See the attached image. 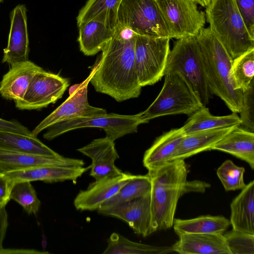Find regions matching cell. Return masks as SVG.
<instances>
[{"label": "cell", "mask_w": 254, "mask_h": 254, "mask_svg": "<svg viewBox=\"0 0 254 254\" xmlns=\"http://www.w3.org/2000/svg\"><path fill=\"white\" fill-rule=\"evenodd\" d=\"M245 169L235 165L232 161H225L217 169L216 173L227 191L242 190L246 184L244 180Z\"/></svg>", "instance_id": "obj_34"}, {"label": "cell", "mask_w": 254, "mask_h": 254, "mask_svg": "<svg viewBox=\"0 0 254 254\" xmlns=\"http://www.w3.org/2000/svg\"><path fill=\"white\" fill-rule=\"evenodd\" d=\"M90 169L78 166L46 165L4 173L13 183L17 182L41 181L57 183L67 180L76 182L78 178Z\"/></svg>", "instance_id": "obj_17"}, {"label": "cell", "mask_w": 254, "mask_h": 254, "mask_svg": "<svg viewBox=\"0 0 254 254\" xmlns=\"http://www.w3.org/2000/svg\"><path fill=\"white\" fill-rule=\"evenodd\" d=\"M163 87L153 103L138 113L144 123L151 119L170 115H191L203 106L201 101L177 74L164 75Z\"/></svg>", "instance_id": "obj_6"}, {"label": "cell", "mask_w": 254, "mask_h": 254, "mask_svg": "<svg viewBox=\"0 0 254 254\" xmlns=\"http://www.w3.org/2000/svg\"><path fill=\"white\" fill-rule=\"evenodd\" d=\"M241 124L237 113L215 116L206 106H202L190 115L186 123L181 127L185 135L194 132L225 127L239 126Z\"/></svg>", "instance_id": "obj_28"}, {"label": "cell", "mask_w": 254, "mask_h": 254, "mask_svg": "<svg viewBox=\"0 0 254 254\" xmlns=\"http://www.w3.org/2000/svg\"><path fill=\"white\" fill-rule=\"evenodd\" d=\"M103 254H166L173 252L172 247L155 246L132 241L117 233L107 240Z\"/></svg>", "instance_id": "obj_29"}, {"label": "cell", "mask_w": 254, "mask_h": 254, "mask_svg": "<svg viewBox=\"0 0 254 254\" xmlns=\"http://www.w3.org/2000/svg\"><path fill=\"white\" fill-rule=\"evenodd\" d=\"M231 254H254V235L232 229L223 234Z\"/></svg>", "instance_id": "obj_35"}, {"label": "cell", "mask_w": 254, "mask_h": 254, "mask_svg": "<svg viewBox=\"0 0 254 254\" xmlns=\"http://www.w3.org/2000/svg\"><path fill=\"white\" fill-rule=\"evenodd\" d=\"M144 124L138 114L133 115L116 113L80 117L56 123L47 128L43 137L48 140L71 130L93 127L103 129L106 136L113 141L126 134L137 131L139 125Z\"/></svg>", "instance_id": "obj_8"}, {"label": "cell", "mask_w": 254, "mask_h": 254, "mask_svg": "<svg viewBox=\"0 0 254 254\" xmlns=\"http://www.w3.org/2000/svg\"><path fill=\"white\" fill-rule=\"evenodd\" d=\"M151 190V178L147 174L145 175H135L113 197L103 203L97 210L107 209L140 197L150 193Z\"/></svg>", "instance_id": "obj_31"}, {"label": "cell", "mask_w": 254, "mask_h": 254, "mask_svg": "<svg viewBox=\"0 0 254 254\" xmlns=\"http://www.w3.org/2000/svg\"><path fill=\"white\" fill-rule=\"evenodd\" d=\"M196 37L201 47L207 83L212 94L220 98L233 113H239L244 92L235 87L231 76L232 59L209 27L202 29Z\"/></svg>", "instance_id": "obj_3"}, {"label": "cell", "mask_w": 254, "mask_h": 254, "mask_svg": "<svg viewBox=\"0 0 254 254\" xmlns=\"http://www.w3.org/2000/svg\"><path fill=\"white\" fill-rule=\"evenodd\" d=\"M230 209L232 229L254 235V181L232 200Z\"/></svg>", "instance_id": "obj_23"}, {"label": "cell", "mask_w": 254, "mask_h": 254, "mask_svg": "<svg viewBox=\"0 0 254 254\" xmlns=\"http://www.w3.org/2000/svg\"><path fill=\"white\" fill-rule=\"evenodd\" d=\"M230 225V220L223 216L205 215L189 219L175 218L173 227L179 236L185 234H223Z\"/></svg>", "instance_id": "obj_27"}, {"label": "cell", "mask_w": 254, "mask_h": 254, "mask_svg": "<svg viewBox=\"0 0 254 254\" xmlns=\"http://www.w3.org/2000/svg\"><path fill=\"white\" fill-rule=\"evenodd\" d=\"M13 183L3 173L0 172V207H5L10 200Z\"/></svg>", "instance_id": "obj_38"}, {"label": "cell", "mask_w": 254, "mask_h": 254, "mask_svg": "<svg viewBox=\"0 0 254 254\" xmlns=\"http://www.w3.org/2000/svg\"><path fill=\"white\" fill-rule=\"evenodd\" d=\"M235 127L200 130L185 135L174 153L172 161L185 160L200 152L211 150Z\"/></svg>", "instance_id": "obj_24"}, {"label": "cell", "mask_w": 254, "mask_h": 254, "mask_svg": "<svg viewBox=\"0 0 254 254\" xmlns=\"http://www.w3.org/2000/svg\"><path fill=\"white\" fill-rule=\"evenodd\" d=\"M10 198L20 204L28 214H36L40 207V200L31 182L14 183Z\"/></svg>", "instance_id": "obj_33"}, {"label": "cell", "mask_w": 254, "mask_h": 254, "mask_svg": "<svg viewBox=\"0 0 254 254\" xmlns=\"http://www.w3.org/2000/svg\"><path fill=\"white\" fill-rule=\"evenodd\" d=\"M80 84H76L74 85L71 86L69 89V94L71 95L74 93L80 86Z\"/></svg>", "instance_id": "obj_43"}, {"label": "cell", "mask_w": 254, "mask_h": 254, "mask_svg": "<svg viewBox=\"0 0 254 254\" xmlns=\"http://www.w3.org/2000/svg\"><path fill=\"white\" fill-rule=\"evenodd\" d=\"M189 168L184 159L173 160L147 174L151 181V204L155 232L173 227L180 198L190 192H203L210 185L188 180Z\"/></svg>", "instance_id": "obj_2"}, {"label": "cell", "mask_w": 254, "mask_h": 254, "mask_svg": "<svg viewBox=\"0 0 254 254\" xmlns=\"http://www.w3.org/2000/svg\"><path fill=\"white\" fill-rule=\"evenodd\" d=\"M43 68L29 60L11 65L0 82V94L14 101L24 96L34 75Z\"/></svg>", "instance_id": "obj_20"}, {"label": "cell", "mask_w": 254, "mask_h": 254, "mask_svg": "<svg viewBox=\"0 0 254 254\" xmlns=\"http://www.w3.org/2000/svg\"><path fill=\"white\" fill-rule=\"evenodd\" d=\"M78 27L80 49L86 56L94 55L102 51L115 30L105 21L96 18L83 22Z\"/></svg>", "instance_id": "obj_25"}, {"label": "cell", "mask_w": 254, "mask_h": 254, "mask_svg": "<svg viewBox=\"0 0 254 254\" xmlns=\"http://www.w3.org/2000/svg\"><path fill=\"white\" fill-rule=\"evenodd\" d=\"M135 176V175L122 172L118 176L95 180L86 190H80L77 194L73 201L74 207L81 211L97 210Z\"/></svg>", "instance_id": "obj_14"}, {"label": "cell", "mask_w": 254, "mask_h": 254, "mask_svg": "<svg viewBox=\"0 0 254 254\" xmlns=\"http://www.w3.org/2000/svg\"><path fill=\"white\" fill-rule=\"evenodd\" d=\"M0 151L31 153L56 158L62 156L36 136L9 131L0 130Z\"/></svg>", "instance_id": "obj_26"}, {"label": "cell", "mask_w": 254, "mask_h": 254, "mask_svg": "<svg viewBox=\"0 0 254 254\" xmlns=\"http://www.w3.org/2000/svg\"><path fill=\"white\" fill-rule=\"evenodd\" d=\"M170 40L169 38L136 35L134 59L136 73L141 87L153 85L164 75L170 50Z\"/></svg>", "instance_id": "obj_9"}, {"label": "cell", "mask_w": 254, "mask_h": 254, "mask_svg": "<svg viewBox=\"0 0 254 254\" xmlns=\"http://www.w3.org/2000/svg\"><path fill=\"white\" fill-rule=\"evenodd\" d=\"M169 32L177 40L196 36L206 22L195 0H155Z\"/></svg>", "instance_id": "obj_10"}, {"label": "cell", "mask_w": 254, "mask_h": 254, "mask_svg": "<svg viewBox=\"0 0 254 254\" xmlns=\"http://www.w3.org/2000/svg\"><path fill=\"white\" fill-rule=\"evenodd\" d=\"M116 24L138 35L170 39L155 0H122L117 11Z\"/></svg>", "instance_id": "obj_7"}, {"label": "cell", "mask_w": 254, "mask_h": 254, "mask_svg": "<svg viewBox=\"0 0 254 254\" xmlns=\"http://www.w3.org/2000/svg\"><path fill=\"white\" fill-rule=\"evenodd\" d=\"M122 0H88L76 17L77 26L94 18L115 28L117 13Z\"/></svg>", "instance_id": "obj_30"}, {"label": "cell", "mask_w": 254, "mask_h": 254, "mask_svg": "<svg viewBox=\"0 0 254 254\" xmlns=\"http://www.w3.org/2000/svg\"><path fill=\"white\" fill-rule=\"evenodd\" d=\"M4 0H0V2H2V1H3Z\"/></svg>", "instance_id": "obj_44"}, {"label": "cell", "mask_w": 254, "mask_h": 254, "mask_svg": "<svg viewBox=\"0 0 254 254\" xmlns=\"http://www.w3.org/2000/svg\"><path fill=\"white\" fill-rule=\"evenodd\" d=\"M185 135L180 127L172 129L157 138L143 156V164L148 171L156 169L172 161Z\"/></svg>", "instance_id": "obj_21"}, {"label": "cell", "mask_w": 254, "mask_h": 254, "mask_svg": "<svg viewBox=\"0 0 254 254\" xmlns=\"http://www.w3.org/2000/svg\"><path fill=\"white\" fill-rule=\"evenodd\" d=\"M83 160L64 157H51L34 154L0 151V172L33 168L46 165L83 166Z\"/></svg>", "instance_id": "obj_18"}, {"label": "cell", "mask_w": 254, "mask_h": 254, "mask_svg": "<svg viewBox=\"0 0 254 254\" xmlns=\"http://www.w3.org/2000/svg\"><path fill=\"white\" fill-rule=\"evenodd\" d=\"M172 246L181 254H231L223 234H185Z\"/></svg>", "instance_id": "obj_19"}, {"label": "cell", "mask_w": 254, "mask_h": 254, "mask_svg": "<svg viewBox=\"0 0 254 254\" xmlns=\"http://www.w3.org/2000/svg\"><path fill=\"white\" fill-rule=\"evenodd\" d=\"M254 49L233 60L231 76L237 90L245 92L254 80Z\"/></svg>", "instance_id": "obj_32"}, {"label": "cell", "mask_w": 254, "mask_h": 254, "mask_svg": "<svg viewBox=\"0 0 254 254\" xmlns=\"http://www.w3.org/2000/svg\"><path fill=\"white\" fill-rule=\"evenodd\" d=\"M95 68L96 65L79 87L34 128L31 131L32 135L37 137L51 126L68 119L107 113L105 109L92 106L88 101L87 87Z\"/></svg>", "instance_id": "obj_12"}, {"label": "cell", "mask_w": 254, "mask_h": 254, "mask_svg": "<svg viewBox=\"0 0 254 254\" xmlns=\"http://www.w3.org/2000/svg\"><path fill=\"white\" fill-rule=\"evenodd\" d=\"M240 127L254 132V80L244 92L242 109L239 113Z\"/></svg>", "instance_id": "obj_36"}, {"label": "cell", "mask_w": 254, "mask_h": 254, "mask_svg": "<svg viewBox=\"0 0 254 254\" xmlns=\"http://www.w3.org/2000/svg\"><path fill=\"white\" fill-rule=\"evenodd\" d=\"M77 151L91 158L90 175L95 180L118 176L122 173L115 165L119 156L114 141L107 136L94 139Z\"/></svg>", "instance_id": "obj_16"}, {"label": "cell", "mask_w": 254, "mask_h": 254, "mask_svg": "<svg viewBox=\"0 0 254 254\" xmlns=\"http://www.w3.org/2000/svg\"><path fill=\"white\" fill-rule=\"evenodd\" d=\"M136 35L130 29L116 24L90 80L96 91L118 102L137 98L141 93L134 59Z\"/></svg>", "instance_id": "obj_1"}, {"label": "cell", "mask_w": 254, "mask_h": 254, "mask_svg": "<svg viewBox=\"0 0 254 254\" xmlns=\"http://www.w3.org/2000/svg\"><path fill=\"white\" fill-rule=\"evenodd\" d=\"M167 73L180 77L203 106H206L212 98L201 47L196 36L181 38L174 43L167 58L164 75Z\"/></svg>", "instance_id": "obj_5"}, {"label": "cell", "mask_w": 254, "mask_h": 254, "mask_svg": "<svg viewBox=\"0 0 254 254\" xmlns=\"http://www.w3.org/2000/svg\"><path fill=\"white\" fill-rule=\"evenodd\" d=\"M150 192L140 197L97 211L100 214L125 221L137 235L143 237L148 236L155 232L152 226Z\"/></svg>", "instance_id": "obj_13"}, {"label": "cell", "mask_w": 254, "mask_h": 254, "mask_svg": "<svg viewBox=\"0 0 254 254\" xmlns=\"http://www.w3.org/2000/svg\"><path fill=\"white\" fill-rule=\"evenodd\" d=\"M27 9L18 4L10 13V26L7 45L3 51L2 63L10 65L27 61L29 47Z\"/></svg>", "instance_id": "obj_15"}, {"label": "cell", "mask_w": 254, "mask_h": 254, "mask_svg": "<svg viewBox=\"0 0 254 254\" xmlns=\"http://www.w3.org/2000/svg\"><path fill=\"white\" fill-rule=\"evenodd\" d=\"M250 35L254 38V0H234Z\"/></svg>", "instance_id": "obj_37"}, {"label": "cell", "mask_w": 254, "mask_h": 254, "mask_svg": "<svg viewBox=\"0 0 254 254\" xmlns=\"http://www.w3.org/2000/svg\"><path fill=\"white\" fill-rule=\"evenodd\" d=\"M0 130L19 132L32 134L31 131L26 127L14 121H7L0 118Z\"/></svg>", "instance_id": "obj_39"}, {"label": "cell", "mask_w": 254, "mask_h": 254, "mask_svg": "<svg viewBox=\"0 0 254 254\" xmlns=\"http://www.w3.org/2000/svg\"><path fill=\"white\" fill-rule=\"evenodd\" d=\"M68 86V79L42 69L32 77L23 97L14 101L15 106L27 110L45 108L61 98Z\"/></svg>", "instance_id": "obj_11"}, {"label": "cell", "mask_w": 254, "mask_h": 254, "mask_svg": "<svg viewBox=\"0 0 254 254\" xmlns=\"http://www.w3.org/2000/svg\"><path fill=\"white\" fill-rule=\"evenodd\" d=\"M246 162L254 169V132L236 126L211 148Z\"/></svg>", "instance_id": "obj_22"}, {"label": "cell", "mask_w": 254, "mask_h": 254, "mask_svg": "<svg viewBox=\"0 0 254 254\" xmlns=\"http://www.w3.org/2000/svg\"><path fill=\"white\" fill-rule=\"evenodd\" d=\"M8 226V215L5 207H0V253Z\"/></svg>", "instance_id": "obj_40"}, {"label": "cell", "mask_w": 254, "mask_h": 254, "mask_svg": "<svg viewBox=\"0 0 254 254\" xmlns=\"http://www.w3.org/2000/svg\"><path fill=\"white\" fill-rule=\"evenodd\" d=\"M205 8L211 32L233 60L254 49V38L248 32L234 0H213Z\"/></svg>", "instance_id": "obj_4"}, {"label": "cell", "mask_w": 254, "mask_h": 254, "mask_svg": "<svg viewBox=\"0 0 254 254\" xmlns=\"http://www.w3.org/2000/svg\"><path fill=\"white\" fill-rule=\"evenodd\" d=\"M49 254L47 252H39L32 250H14L3 249L0 254Z\"/></svg>", "instance_id": "obj_41"}, {"label": "cell", "mask_w": 254, "mask_h": 254, "mask_svg": "<svg viewBox=\"0 0 254 254\" xmlns=\"http://www.w3.org/2000/svg\"><path fill=\"white\" fill-rule=\"evenodd\" d=\"M197 4L204 7H207L213 0H195Z\"/></svg>", "instance_id": "obj_42"}]
</instances>
